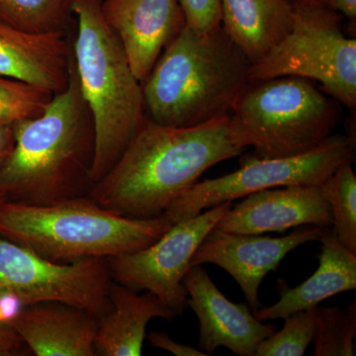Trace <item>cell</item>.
I'll use <instances>...</instances> for the list:
<instances>
[{
    "mask_svg": "<svg viewBox=\"0 0 356 356\" xmlns=\"http://www.w3.org/2000/svg\"><path fill=\"white\" fill-rule=\"evenodd\" d=\"M229 119L177 128L147 117L88 197L123 217L161 216L206 170L242 153L229 135Z\"/></svg>",
    "mask_w": 356,
    "mask_h": 356,
    "instance_id": "6da1fadb",
    "label": "cell"
},
{
    "mask_svg": "<svg viewBox=\"0 0 356 356\" xmlns=\"http://www.w3.org/2000/svg\"><path fill=\"white\" fill-rule=\"evenodd\" d=\"M13 151L0 166V194L6 201L49 205L88 196L95 126L72 58L67 88L40 116L13 124Z\"/></svg>",
    "mask_w": 356,
    "mask_h": 356,
    "instance_id": "7a4b0ae2",
    "label": "cell"
},
{
    "mask_svg": "<svg viewBox=\"0 0 356 356\" xmlns=\"http://www.w3.org/2000/svg\"><path fill=\"white\" fill-rule=\"evenodd\" d=\"M252 62L222 27L185 25L142 84L145 110L159 125L186 128L229 117Z\"/></svg>",
    "mask_w": 356,
    "mask_h": 356,
    "instance_id": "3957f363",
    "label": "cell"
},
{
    "mask_svg": "<svg viewBox=\"0 0 356 356\" xmlns=\"http://www.w3.org/2000/svg\"><path fill=\"white\" fill-rule=\"evenodd\" d=\"M102 0H72L77 22L72 56L95 126L92 185L109 172L145 119L142 83L102 13Z\"/></svg>",
    "mask_w": 356,
    "mask_h": 356,
    "instance_id": "277c9868",
    "label": "cell"
},
{
    "mask_svg": "<svg viewBox=\"0 0 356 356\" xmlns=\"http://www.w3.org/2000/svg\"><path fill=\"white\" fill-rule=\"evenodd\" d=\"M172 225L165 214L151 219L121 216L88 196L49 205L11 201L0 205V238L60 264L138 252Z\"/></svg>",
    "mask_w": 356,
    "mask_h": 356,
    "instance_id": "5b68a950",
    "label": "cell"
},
{
    "mask_svg": "<svg viewBox=\"0 0 356 356\" xmlns=\"http://www.w3.org/2000/svg\"><path fill=\"white\" fill-rule=\"evenodd\" d=\"M341 119V106L314 81L280 76L248 83L229 115L236 146L259 159L298 156L320 146Z\"/></svg>",
    "mask_w": 356,
    "mask_h": 356,
    "instance_id": "8992f818",
    "label": "cell"
},
{
    "mask_svg": "<svg viewBox=\"0 0 356 356\" xmlns=\"http://www.w3.org/2000/svg\"><path fill=\"white\" fill-rule=\"evenodd\" d=\"M291 30L252 63L248 81L297 76L317 81L348 109L356 105V40L343 32V16L318 0L293 2Z\"/></svg>",
    "mask_w": 356,
    "mask_h": 356,
    "instance_id": "52a82bcc",
    "label": "cell"
},
{
    "mask_svg": "<svg viewBox=\"0 0 356 356\" xmlns=\"http://www.w3.org/2000/svg\"><path fill=\"white\" fill-rule=\"evenodd\" d=\"M355 147V143L348 136L331 135L320 146L298 156L259 159L250 154L236 172L194 184L163 214L177 224L254 192L292 185H321L341 163L353 161Z\"/></svg>",
    "mask_w": 356,
    "mask_h": 356,
    "instance_id": "ba28073f",
    "label": "cell"
},
{
    "mask_svg": "<svg viewBox=\"0 0 356 356\" xmlns=\"http://www.w3.org/2000/svg\"><path fill=\"white\" fill-rule=\"evenodd\" d=\"M112 282L106 259L60 264L0 238V294L14 295L24 307L62 302L100 318L111 309Z\"/></svg>",
    "mask_w": 356,
    "mask_h": 356,
    "instance_id": "9c48e42d",
    "label": "cell"
},
{
    "mask_svg": "<svg viewBox=\"0 0 356 356\" xmlns=\"http://www.w3.org/2000/svg\"><path fill=\"white\" fill-rule=\"evenodd\" d=\"M232 205L233 202H225L210 208L203 214L172 225L146 248L107 259L112 280L135 292L153 293L175 315H182L188 306L182 280L191 268L192 257Z\"/></svg>",
    "mask_w": 356,
    "mask_h": 356,
    "instance_id": "30bf717a",
    "label": "cell"
},
{
    "mask_svg": "<svg viewBox=\"0 0 356 356\" xmlns=\"http://www.w3.org/2000/svg\"><path fill=\"white\" fill-rule=\"evenodd\" d=\"M325 227L311 226L281 238L211 229L192 257L191 267H221L242 288L250 310H259V289L267 273L299 245L320 241Z\"/></svg>",
    "mask_w": 356,
    "mask_h": 356,
    "instance_id": "8fae6325",
    "label": "cell"
},
{
    "mask_svg": "<svg viewBox=\"0 0 356 356\" xmlns=\"http://www.w3.org/2000/svg\"><path fill=\"white\" fill-rule=\"evenodd\" d=\"M182 284L191 297L187 305L200 323L199 346L209 355L225 346L240 356H254L261 341L276 331L257 320L248 304L229 301L201 266H191Z\"/></svg>",
    "mask_w": 356,
    "mask_h": 356,
    "instance_id": "7c38bea8",
    "label": "cell"
},
{
    "mask_svg": "<svg viewBox=\"0 0 356 356\" xmlns=\"http://www.w3.org/2000/svg\"><path fill=\"white\" fill-rule=\"evenodd\" d=\"M102 13L142 84L168 44L186 25L178 0H102Z\"/></svg>",
    "mask_w": 356,
    "mask_h": 356,
    "instance_id": "4fadbf2b",
    "label": "cell"
},
{
    "mask_svg": "<svg viewBox=\"0 0 356 356\" xmlns=\"http://www.w3.org/2000/svg\"><path fill=\"white\" fill-rule=\"evenodd\" d=\"M331 208L321 185H292L248 194L229 208L215 229L228 233L261 235L295 227H330Z\"/></svg>",
    "mask_w": 356,
    "mask_h": 356,
    "instance_id": "5bb4252c",
    "label": "cell"
},
{
    "mask_svg": "<svg viewBox=\"0 0 356 356\" xmlns=\"http://www.w3.org/2000/svg\"><path fill=\"white\" fill-rule=\"evenodd\" d=\"M99 318L62 302L23 307L9 324L37 356H95Z\"/></svg>",
    "mask_w": 356,
    "mask_h": 356,
    "instance_id": "9a60e30c",
    "label": "cell"
},
{
    "mask_svg": "<svg viewBox=\"0 0 356 356\" xmlns=\"http://www.w3.org/2000/svg\"><path fill=\"white\" fill-rule=\"evenodd\" d=\"M72 58L64 30L36 34L0 21V76L57 95L69 83Z\"/></svg>",
    "mask_w": 356,
    "mask_h": 356,
    "instance_id": "2e32d148",
    "label": "cell"
},
{
    "mask_svg": "<svg viewBox=\"0 0 356 356\" xmlns=\"http://www.w3.org/2000/svg\"><path fill=\"white\" fill-rule=\"evenodd\" d=\"M320 241L322 250L316 273L295 288L288 287L284 280H278L280 301L255 312L257 320L264 322L285 318L295 312L315 308L339 293L356 289V254L344 247L327 229Z\"/></svg>",
    "mask_w": 356,
    "mask_h": 356,
    "instance_id": "e0dca14e",
    "label": "cell"
},
{
    "mask_svg": "<svg viewBox=\"0 0 356 356\" xmlns=\"http://www.w3.org/2000/svg\"><path fill=\"white\" fill-rule=\"evenodd\" d=\"M110 302L111 309L99 318L96 355L140 356L149 321L154 318L172 321L177 317L153 293L139 295L115 281L110 288Z\"/></svg>",
    "mask_w": 356,
    "mask_h": 356,
    "instance_id": "ac0fdd59",
    "label": "cell"
},
{
    "mask_svg": "<svg viewBox=\"0 0 356 356\" xmlns=\"http://www.w3.org/2000/svg\"><path fill=\"white\" fill-rule=\"evenodd\" d=\"M221 27L254 63L291 30L287 0H220Z\"/></svg>",
    "mask_w": 356,
    "mask_h": 356,
    "instance_id": "d6986e66",
    "label": "cell"
},
{
    "mask_svg": "<svg viewBox=\"0 0 356 356\" xmlns=\"http://www.w3.org/2000/svg\"><path fill=\"white\" fill-rule=\"evenodd\" d=\"M331 208L332 234L356 254V177L353 161H346L321 184Z\"/></svg>",
    "mask_w": 356,
    "mask_h": 356,
    "instance_id": "ffe728a7",
    "label": "cell"
},
{
    "mask_svg": "<svg viewBox=\"0 0 356 356\" xmlns=\"http://www.w3.org/2000/svg\"><path fill=\"white\" fill-rule=\"evenodd\" d=\"M72 0H0V21L22 31H63Z\"/></svg>",
    "mask_w": 356,
    "mask_h": 356,
    "instance_id": "44dd1931",
    "label": "cell"
},
{
    "mask_svg": "<svg viewBox=\"0 0 356 356\" xmlns=\"http://www.w3.org/2000/svg\"><path fill=\"white\" fill-rule=\"evenodd\" d=\"M316 332L314 337L316 356L355 355V302L346 311L339 307H315Z\"/></svg>",
    "mask_w": 356,
    "mask_h": 356,
    "instance_id": "7402d4cb",
    "label": "cell"
},
{
    "mask_svg": "<svg viewBox=\"0 0 356 356\" xmlns=\"http://www.w3.org/2000/svg\"><path fill=\"white\" fill-rule=\"evenodd\" d=\"M53 95L19 79L0 76V126L36 118L43 113Z\"/></svg>",
    "mask_w": 356,
    "mask_h": 356,
    "instance_id": "603a6c76",
    "label": "cell"
},
{
    "mask_svg": "<svg viewBox=\"0 0 356 356\" xmlns=\"http://www.w3.org/2000/svg\"><path fill=\"white\" fill-rule=\"evenodd\" d=\"M285 325L259 344L255 356H302L313 343L316 332L315 308L295 312Z\"/></svg>",
    "mask_w": 356,
    "mask_h": 356,
    "instance_id": "cb8c5ba5",
    "label": "cell"
},
{
    "mask_svg": "<svg viewBox=\"0 0 356 356\" xmlns=\"http://www.w3.org/2000/svg\"><path fill=\"white\" fill-rule=\"evenodd\" d=\"M188 27L201 32L221 27L220 0H178Z\"/></svg>",
    "mask_w": 356,
    "mask_h": 356,
    "instance_id": "d4e9b609",
    "label": "cell"
},
{
    "mask_svg": "<svg viewBox=\"0 0 356 356\" xmlns=\"http://www.w3.org/2000/svg\"><path fill=\"white\" fill-rule=\"evenodd\" d=\"M149 343L152 346L161 350L168 351L177 356H208V353L202 350H196L185 344L178 343L170 339L168 334L163 332H152L147 336Z\"/></svg>",
    "mask_w": 356,
    "mask_h": 356,
    "instance_id": "484cf974",
    "label": "cell"
},
{
    "mask_svg": "<svg viewBox=\"0 0 356 356\" xmlns=\"http://www.w3.org/2000/svg\"><path fill=\"white\" fill-rule=\"evenodd\" d=\"M25 351L26 344L17 332L9 325L0 324V356L25 355Z\"/></svg>",
    "mask_w": 356,
    "mask_h": 356,
    "instance_id": "4316f807",
    "label": "cell"
},
{
    "mask_svg": "<svg viewBox=\"0 0 356 356\" xmlns=\"http://www.w3.org/2000/svg\"><path fill=\"white\" fill-rule=\"evenodd\" d=\"M15 145L13 125L0 126V166L10 156Z\"/></svg>",
    "mask_w": 356,
    "mask_h": 356,
    "instance_id": "83f0119b",
    "label": "cell"
},
{
    "mask_svg": "<svg viewBox=\"0 0 356 356\" xmlns=\"http://www.w3.org/2000/svg\"><path fill=\"white\" fill-rule=\"evenodd\" d=\"M330 8L341 14L343 17L348 18L351 22L356 19V0H325Z\"/></svg>",
    "mask_w": 356,
    "mask_h": 356,
    "instance_id": "f1b7e54d",
    "label": "cell"
},
{
    "mask_svg": "<svg viewBox=\"0 0 356 356\" xmlns=\"http://www.w3.org/2000/svg\"><path fill=\"white\" fill-rule=\"evenodd\" d=\"M4 201H6V198L4 197V196L2 195V194H0V205H1V204L3 203Z\"/></svg>",
    "mask_w": 356,
    "mask_h": 356,
    "instance_id": "f546056e",
    "label": "cell"
},
{
    "mask_svg": "<svg viewBox=\"0 0 356 356\" xmlns=\"http://www.w3.org/2000/svg\"><path fill=\"white\" fill-rule=\"evenodd\" d=\"M288 2H290V3H293V2L298 1V0H287ZM318 1L324 2L325 0H318Z\"/></svg>",
    "mask_w": 356,
    "mask_h": 356,
    "instance_id": "4dcf8cb0",
    "label": "cell"
}]
</instances>
